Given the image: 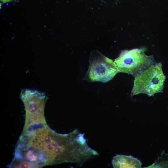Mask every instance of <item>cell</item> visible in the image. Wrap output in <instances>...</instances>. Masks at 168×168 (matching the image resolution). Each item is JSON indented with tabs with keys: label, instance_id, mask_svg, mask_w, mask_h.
Here are the masks:
<instances>
[{
	"label": "cell",
	"instance_id": "cell-5",
	"mask_svg": "<svg viewBox=\"0 0 168 168\" xmlns=\"http://www.w3.org/2000/svg\"><path fill=\"white\" fill-rule=\"evenodd\" d=\"M114 168H141L142 163L139 160L131 156L117 155L112 160Z\"/></svg>",
	"mask_w": 168,
	"mask_h": 168
},
{
	"label": "cell",
	"instance_id": "cell-2",
	"mask_svg": "<svg viewBox=\"0 0 168 168\" xmlns=\"http://www.w3.org/2000/svg\"><path fill=\"white\" fill-rule=\"evenodd\" d=\"M114 63L118 72L128 73L135 77L156 62L152 55H146L142 49H136L122 51Z\"/></svg>",
	"mask_w": 168,
	"mask_h": 168
},
{
	"label": "cell",
	"instance_id": "cell-4",
	"mask_svg": "<svg viewBox=\"0 0 168 168\" xmlns=\"http://www.w3.org/2000/svg\"><path fill=\"white\" fill-rule=\"evenodd\" d=\"M89 66L85 79L89 82H107L118 72L114 62L97 50L91 52Z\"/></svg>",
	"mask_w": 168,
	"mask_h": 168
},
{
	"label": "cell",
	"instance_id": "cell-3",
	"mask_svg": "<svg viewBox=\"0 0 168 168\" xmlns=\"http://www.w3.org/2000/svg\"><path fill=\"white\" fill-rule=\"evenodd\" d=\"M161 63H156L134 77L131 95L144 93L149 96L162 92L166 77Z\"/></svg>",
	"mask_w": 168,
	"mask_h": 168
},
{
	"label": "cell",
	"instance_id": "cell-1",
	"mask_svg": "<svg viewBox=\"0 0 168 168\" xmlns=\"http://www.w3.org/2000/svg\"><path fill=\"white\" fill-rule=\"evenodd\" d=\"M84 135L77 129L68 134L58 133L46 123L41 124L22 136L18 148L20 159L27 168L64 162L80 166L93 158L95 153Z\"/></svg>",
	"mask_w": 168,
	"mask_h": 168
}]
</instances>
